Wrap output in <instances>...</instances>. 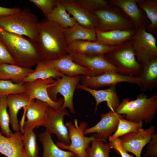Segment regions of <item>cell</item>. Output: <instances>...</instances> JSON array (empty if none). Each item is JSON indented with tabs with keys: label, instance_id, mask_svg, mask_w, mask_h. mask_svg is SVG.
I'll return each mask as SVG.
<instances>
[{
	"label": "cell",
	"instance_id": "6da1fadb",
	"mask_svg": "<svg viewBox=\"0 0 157 157\" xmlns=\"http://www.w3.org/2000/svg\"><path fill=\"white\" fill-rule=\"evenodd\" d=\"M36 43L43 60H56L68 53L65 29L47 19L39 23Z\"/></svg>",
	"mask_w": 157,
	"mask_h": 157
},
{
	"label": "cell",
	"instance_id": "7a4b0ae2",
	"mask_svg": "<svg viewBox=\"0 0 157 157\" xmlns=\"http://www.w3.org/2000/svg\"><path fill=\"white\" fill-rule=\"evenodd\" d=\"M0 39L5 46L16 65L31 68L43 60L36 43L29 38L0 28Z\"/></svg>",
	"mask_w": 157,
	"mask_h": 157
},
{
	"label": "cell",
	"instance_id": "3957f363",
	"mask_svg": "<svg viewBox=\"0 0 157 157\" xmlns=\"http://www.w3.org/2000/svg\"><path fill=\"white\" fill-rule=\"evenodd\" d=\"M126 97L122 99L115 110L117 113L124 114L125 119L138 123L144 121L150 124L154 119L157 110V93L148 98L143 93L135 99L130 101Z\"/></svg>",
	"mask_w": 157,
	"mask_h": 157
},
{
	"label": "cell",
	"instance_id": "277c9868",
	"mask_svg": "<svg viewBox=\"0 0 157 157\" xmlns=\"http://www.w3.org/2000/svg\"><path fill=\"white\" fill-rule=\"evenodd\" d=\"M37 17L29 9H21L14 13L0 16V28L11 33L28 37L35 43L38 33Z\"/></svg>",
	"mask_w": 157,
	"mask_h": 157
},
{
	"label": "cell",
	"instance_id": "5b68a950",
	"mask_svg": "<svg viewBox=\"0 0 157 157\" xmlns=\"http://www.w3.org/2000/svg\"><path fill=\"white\" fill-rule=\"evenodd\" d=\"M131 40L124 46L104 55L108 60L119 69L121 74L138 77L141 65L136 59Z\"/></svg>",
	"mask_w": 157,
	"mask_h": 157
},
{
	"label": "cell",
	"instance_id": "8992f818",
	"mask_svg": "<svg viewBox=\"0 0 157 157\" xmlns=\"http://www.w3.org/2000/svg\"><path fill=\"white\" fill-rule=\"evenodd\" d=\"M67 127L70 143L67 145L59 141L56 144L61 149L71 151L77 157H87L86 150L90 147L92 141L95 138L94 135L88 137L84 134V130L87 128V123L85 121L80 122L75 119L73 124L71 121L65 123Z\"/></svg>",
	"mask_w": 157,
	"mask_h": 157
},
{
	"label": "cell",
	"instance_id": "52a82bcc",
	"mask_svg": "<svg viewBox=\"0 0 157 157\" xmlns=\"http://www.w3.org/2000/svg\"><path fill=\"white\" fill-rule=\"evenodd\" d=\"M144 26L136 29L132 40V45L136 59L141 64L157 58L156 38Z\"/></svg>",
	"mask_w": 157,
	"mask_h": 157
},
{
	"label": "cell",
	"instance_id": "ba28073f",
	"mask_svg": "<svg viewBox=\"0 0 157 157\" xmlns=\"http://www.w3.org/2000/svg\"><path fill=\"white\" fill-rule=\"evenodd\" d=\"M91 13L97 19L96 31H104L135 28L132 22L112 6L101 9Z\"/></svg>",
	"mask_w": 157,
	"mask_h": 157
},
{
	"label": "cell",
	"instance_id": "9c48e42d",
	"mask_svg": "<svg viewBox=\"0 0 157 157\" xmlns=\"http://www.w3.org/2000/svg\"><path fill=\"white\" fill-rule=\"evenodd\" d=\"M81 76H69L63 74L61 78L56 79L57 83L56 85L48 90L49 97L54 101L58 100L57 95L58 93L62 95L64 99V102L61 108H68L73 114L75 113L73 104L74 94L80 80Z\"/></svg>",
	"mask_w": 157,
	"mask_h": 157
},
{
	"label": "cell",
	"instance_id": "30bf717a",
	"mask_svg": "<svg viewBox=\"0 0 157 157\" xmlns=\"http://www.w3.org/2000/svg\"><path fill=\"white\" fill-rule=\"evenodd\" d=\"M57 83V80L52 78L24 82V93L28 95L31 99L39 100L46 103L54 109L58 110L61 108L63 103V98H59L57 101H54L50 98L48 93V89Z\"/></svg>",
	"mask_w": 157,
	"mask_h": 157
},
{
	"label": "cell",
	"instance_id": "8fae6325",
	"mask_svg": "<svg viewBox=\"0 0 157 157\" xmlns=\"http://www.w3.org/2000/svg\"><path fill=\"white\" fill-rule=\"evenodd\" d=\"M80 81L82 85L93 89L116 85L122 82L135 83L139 86L140 80L138 77L124 75L115 71H110L95 76H82Z\"/></svg>",
	"mask_w": 157,
	"mask_h": 157
},
{
	"label": "cell",
	"instance_id": "7c38bea8",
	"mask_svg": "<svg viewBox=\"0 0 157 157\" xmlns=\"http://www.w3.org/2000/svg\"><path fill=\"white\" fill-rule=\"evenodd\" d=\"M155 129V126H151L138 131L129 133L118 138L125 151L133 154L136 157H141L142 149L151 140Z\"/></svg>",
	"mask_w": 157,
	"mask_h": 157
},
{
	"label": "cell",
	"instance_id": "4fadbf2b",
	"mask_svg": "<svg viewBox=\"0 0 157 157\" xmlns=\"http://www.w3.org/2000/svg\"><path fill=\"white\" fill-rule=\"evenodd\" d=\"M68 53L75 63L86 67L90 71L91 76L110 71L121 74L119 69L108 60L104 55L86 56L73 52Z\"/></svg>",
	"mask_w": 157,
	"mask_h": 157
},
{
	"label": "cell",
	"instance_id": "5bb4252c",
	"mask_svg": "<svg viewBox=\"0 0 157 157\" xmlns=\"http://www.w3.org/2000/svg\"><path fill=\"white\" fill-rule=\"evenodd\" d=\"M101 119L95 125L85 129L83 132L85 135L95 133L93 135L96 139L106 142V140L116 130L119 120L124 118V114L120 115L115 111L110 110L106 113L100 115Z\"/></svg>",
	"mask_w": 157,
	"mask_h": 157
},
{
	"label": "cell",
	"instance_id": "9a60e30c",
	"mask_svg": "<svg viewBox=\"0 0 157 157\" xmlns=\"http://www.w3.org/2000/svg\"><path fill=\"white\" fill-rule=\"evenodd\" d=\"M66 115L69 116V114L65 109L56 110L50 107L46 119L41 126L45 127L52 134L56 135L60 142L69 145L70 140L68 131L64 122V117Z\"/></svg>",
	"mask_w": 157,
	"mask_h": 157
},
{
	"label": "cell",
	"instance_id": "2e32d148",
	"mask_svg": "<svg viewBox=\"0 0 157 157\" xmlns=\"http://www.w3.org/2000/svg\"><path fill=\"white\" fill-rule=\"evenodd\" d=\"M111 46L104 45L96 41L78 40L68 44V52H73L86 56L104 55L127 44Z\"/></svg>",
	"mask_w": 157,
	"mask_h": 157
},
{
	"label": "cell",
	"instance_id": "e0dca14e",
	"mask_svg": "<svg viewBox=\"0 0 157 157\" xmlns=\"http://www.w3.org/2000/svg\"><path fill=\"white\" fill-rule=\"evenodd\" d=\"M111 6H116L122 11L123 15L133 24L137 29L147 26V20L137 4V0H107Z\"/></svg>",
	"mask_w": 157,
	"mask_h": 157
},
{
	"label": "cell",
	"instance_id": "ac0fdd59",
	"mask_svg": "<svg viewBox=\"0 0 157 157\" xmlns=\"http://www.w3.org/2000/svg\"><path fill=\"white\" fill-rule=\"evenodd\" d=\"M135 28L126 30H114L106 31H96V41L108 46L122 45L131 41L136 32Z\"/></svg>",
	"mask_w": 157,
	"mask_h": 157
},
{
	"label": "cell",
	"instance_id": "d6986e66",
	"mask_svg": "<svg viewBox=\"0 0 157 157\" xmlns=\"http://www.w3.org/2000/svg\"><path fill=\"white\" fill-rule=\"evenodd\" d=\"M60 3L78 24L85 27L95 29L97 19L91 13L85 10L74 0H59Z\"/></svg>",
	"mask_w": 157,
	"mask_h": 157
},
{
	"label": "cell",
	"instance_id": "ffe728a7",
	"mask_svg": "<svg viewBox=\"0 0 157 157\" xmlns=\"http://www.w3.org/2000/svg\"><path fill=\"white\" fill-rule=\"evenodd\" d=\"M50 106L46 103L37 99L33 100L26 106L27 120L23 125L33 129L41 126L46 119Z\"/></svg>",
	"mask_w": 157,
	"mask_h": 157
},
{
	"label": "cell",
	"instance_id": "44dd1931",
	"mask_svg": "<svg viewBox=\"0 0 157 157\" xmlns=\"http://www.w3.org/2000/svg\"><path fill=\"white\" fill-rule=\"evenodd\" d=\"M45 61L49 65L66 76H74L81 75L92 76L90 72L87 68L75 63L69 53L56 60Z\"/></svg>",
	"mask_w": 157,
	"mask_h": 157
},
{
	"label": "cell",
	"instance_id": "7402d4cb",
	"mask_svg": "<svg viewBox=\"0 0 157 157\" xmlns=\"http://www.w3.org/2000/svg\"><path fill=\"white\" fill-rule=\"evenodd\" d=\"M76 88L88 92L94 98L96 101L95 110H97L99 105L105 101L110 110L115 111L120 103L116 90V85L110 86L104 90H96L84 86L78 83Z\"/></svg>",
	"mask_w": 157,
	"mask_h": 157
},
{
	"label": "cell",
	"instance_id": "603a6c76",
	"mask_svg": "<svg viewBox=\"0 0 157 157\" xmlns=\"http://www.w3.org/2000/svg\"><path fill=\"white\" fill-rule=\"evenodd\" d=\"M7 102L10 116V124L15 132L21 131L22 127L19 124L17 115L22 108L26 107L33 99L25 93L14 94L6 97Z\"/></svg>",
	"mask_w": 157,
	"mask_h": 157
},
{
	"label": "cell",
	"instance_id": "cb8c5ba5",
	"mask_svg": "<svg viewBox=\"0 0 157 157\" xmlns=\"http://www.w3.org/2000/svg\"><path fill=\"white\" fill-rule=\"evenodd\" d=\"M22 133L15 131L7 137L0 133V153L7 157H24Z\"/></svg>",
	"mask_w": 157,
	"mask_h": 157
},
{
	"label": "cell",
	"instance_id": "d4e9b609",
	"mask_svg": "<svg viewBox=\"0 0 157 157\" xmlns=\"http://www.w3.org/2000/svg\"><path fill=\"white\" fill-rule=\"evenodd\" d=\"M141 65L139 86L142 92L151 90L157 86V58Z\"/></svg>",
	"mask_w": 157,
	"mask_h": 157
},
{
	"label": "cell",
	"instance_id": "484cf974",
	"mask_svg": "<svg viewBox=\"0 0 157 157\" xmlns=\"http://www.w3.org/2000/svg\"><path fill=\"white\" fill-rule=\"evenodd\" d=\"M52 134L46 130L39 134V138L43 148L42 157H77L72 152L63 150L53 141Z\"/></svg>",
	"mask_w": 157,
	"mask_h": 157
},
{
	"label": "cell",
	"instance_id": "4316f807",
	"mask_svg": "<svg viewBox=\"0 0 157 157\" xmlns=\"http://www.w3.org/2000/svg\"><path fill=\"white\" fill-rule=\"evenodd\" d=\"M65 29L68 44L76 40L96 41V30L87 28L76 22L72 27Z\"/></svg>",
	"mask_w": 157,
	"mask_h": 157
},
{
	"label": "cell",
	"instance_id": "83f0119b",
	"mask_svg": "<svg viewBox=\"0 0 157 157\" xmlns=\"http://www.w3.org/2000/svg\"><path fill=\"white\" fill-rule=\"evenodd\" d=\"M63 74L49 65L45 60L38 62L35 69L24 81V82L37 79H46L49 78H60Z\"/></svg>",
	"mask_w": 157,
	"mask_h": 157
},
{
	"label": "cell",
	"instance_id": "f1b7e54d",
	"mask_svg": "<svg viewBox=\"0 0 157 157\" xmlns=\"http://www.w3.org/2000/svg\"><path fill=\"white\" fill-rule=\"evenodd\" d=\"M22 133L24 157H39V149L36 135L31 128L23 125Z\"/></svg>",
	"mask_w": 157,
	"mask_h": 157
},
{
	"label": "cell",
	"instance_id": "f546056e",
	"mask_svg": "<svg viewBox=\"0 0 157 157\" xmlns=\"http://www.w3.org/2000/svg\"><path fill=\"white\" fill-rule=\"evenodd\" d=\"M0 71L9 76L10 80L19 83L24 82L25 78L33 70L15 64H3L0 65Z\"/></svg>",
	"mask_w": 157,
	"mask_h": 157
},
{
	"label": "cell",
	"instance_id": "4dcf8cb0",
	"mask_svg": "<svg viewBox=\"0 0 157 157\" xmlns=\"http://www.w3.org/2000/svg\"><path fill=\"white\" fill-rule=\"evenodd\" d=\"M46 19L57 23L64 29L72 27L77 22L75 19L67 13L59 1Z\"/></svg>",
	"mask_w": 157,
	"mask_h": 157
},
{
	"label": "cell",
	"instance_id": "1f68e13d",
	"mask_svg": "<svg viewBox=\"0 0 157 157\" xmlns=\"http://www.w3.org/2000/svg\"><path fill=\"white\" fill-rule=\"evenodd\" d=\"M138 7L146 13L151 23L146 27L148 31L154 32L157 27V0H137Z\"/></svg>",
	"mask_w": 157,
	"mask_h": 157
},
{
	"label": "cell",
	"instance_id": "d6a6232c",
	"mask_svg": "<svg viewBox=\"0 0 157 157\" xmlns=\"http://www.w3.org/2000/svg\"><path fill=\"white\" fill-rule=\"evenodd\" d=\"M142 122L136 123L121 118L119 121L116 130L108 139L109 141L112 140L129 133L139 131L142 129Z\"/></svg>",
	"mask_w": 157,
	"mask_h": 157
},
{
	"label": "cell",
	"instance_id": "836d02e7",
	"mask_svg": "<svg viewBox=\"0 0 157 157\" xmlns=\"http://www.w3.org/2000/svg\"><path fill=\"white\" fill-rule=\"evenodd\" d=\"M92 145L86 150L87 157H110L112 147L110 144L101 140L95 138Z\"/></svg>",
	"mask_w": 157,
	"mask_h": 157
},
{
	"label": "cell",
	"instance_id": "e575fe53",
	"mask_svg": "<svg viewBox=\"0 0 157 157\" xmlns=\"http://www.w3.org/2000/svg\"><path fill=\"white\" fill-rule=\"evenodd\" d=\"M24 82L13 83L9 80L0 79V98L14 94L24 93Z\"/></svg>",
	"mask_w": 157,
	"mask_h": 157
},
{
	"label": "cell",
	"instance_id": "d590c367",
	"mask_svg": "<svg viewBox=\"0 0 157 157\" xmlns=\"http://www.w3.org/2000/svg\"><path fill=\"white\" fill-rule=\"evenodd\" d=\"M8 107L6 97L0 98V126L1 133L9 137L13 134L9 127L10 116L7 110Z\"/></svg>",
	"mask_w": 157,
	"mask_h": 157
},
{
	"label": "cell",
	"instance_id": "8d00e7d4",
	"mask_svg": "<svg viewBox=\"0 0 157 157\" xmlns=\"http://www.w3.org/2000/svg\"><path fill=\"white\" fill-rule=\"evenodd\" d=\"M82 8L92 13L95 10L111 6L107 0H74Z\"/></svg>",
	"mask_w": 157,
	"mask_h": 157
},
{
	"label": "cell",
	"instance_id": "74e56055",
	"mask_svg": "<svg viewBox=\"0 0 157 157\" xmlns=\"http://www.w3.org/2000/svg\"><path fill=\"white\" fill-rule=\"evenodd\" d=\"M29 1L40 8L46 18L59 2V0H29Z\"/></svg>",
	"mask_w": 157,
	"mask_h": 157
},
{
	"label": "cell",
	"instance_id": "f35d334b",
	"mask_svg": "<svg viewBox=\"0 0 157 157\" xmlns=\"http://www.w3.org/2000/svg\"><path fill=\"white\" fill-rule=\"evenodd\" d=\"M147 144V150L143 154L144 156L157 157V134L154 133L151 139Z\"/></svg>",
	"mask_w": 157,
	"mask_h": 157
},
{
	"label": "cell",
	"instance_id": "ab89813d",
	"mask_svg": "<svg viewBox=\"0 0 157 157\" xmlns=\"http://www.w3.org/2000/svg\"><path fill=\"white\" fill-rule=\"evenodd\" d=\"M3 64L16 65L5 46L0 39V65Z\"/></svg>",
	"mask_w": 157,
	"mask_h": 157
},
{
	"label": "cell",
	"instance_id": "60d3db41",
	"mask_svg": "<svg viewBox=\"0 0 157 157\" xmlns=\"http://www.w3.org/2000/svg\"><path fill=\"white\" fill-rule=\"evenodd\" d=\"M109 141L110 145L115 150L117 153L120 155L121 157H134L129 154L124 149L118 138Z\"/></svg>",
	"mask_w": 157,
	"mask_h": 157
},
{
	"label": "cell",
	"instance_id": "b9f144b4",
	"mask_svg": "<svg viewBox=\"0 0 157 157\" xmlns=\"http://www.w3.org/2000/svg\"><path fill=\"white\" fill-rule=\"evenodd\" d=\"M20 10V8L17 7L8 8L0 6V16L11 15Z\"/></svg>",
	"mask_w": 157,
	"mask_h": 157
},
{
	"label": "cell",
	"instance_id": "7bdbcfd3",
	"mask_svg": "<svg viewBox=\"0 0 157 157\" xmlns=\"http://www.w3.org/2000/svg\"><path fill=\"white\" fill-rule=\"evenodd\" d=\"M0 79L10 80V77L0 71Z\"/></svg>",
	"mask_w": 157,
	"mask_h": 157
},
{
	"label": "cell",
	"instance_id": "ee69618b",
	"mask_svg": "<svg viewBox=\"0 0 157 157\" xmlns=\"http://www.w3.org/2000/svg\"></svg>",
	"mask_w": 157,
	"mask_h": 157
}]
</instances>
